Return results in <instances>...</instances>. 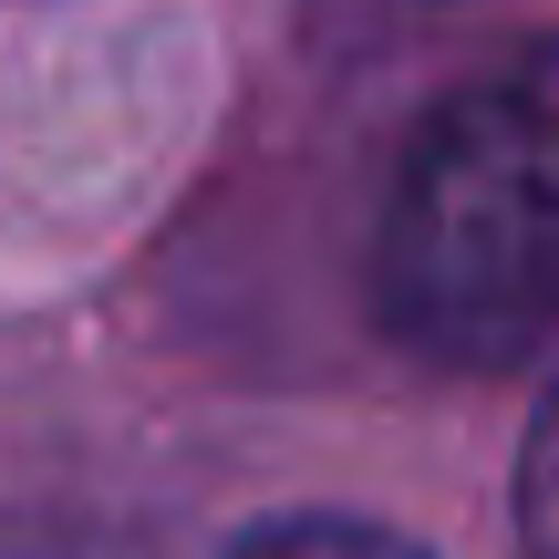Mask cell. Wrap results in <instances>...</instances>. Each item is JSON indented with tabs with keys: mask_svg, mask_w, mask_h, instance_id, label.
I'll return each mask as SVG.
<instances>
[{
	"mask_svg": "<svg viewBox=\"0 0 559 559\" xmlns=\"http://www.w3.org/2000/svg\"><path fill=\"white\" fill-rule=\"evenodd\" d=\"M445 11H466V0H311V32L332 52H373V41L415 32V21H445Z\"/></svg>",
	"mask_w": 559,
	"mask_h": 559,
	"instance_id": "cell-4",
	"label": "cell"
},
{
	"mask_svg": "<svg viewBox=\"0 0 559 559\" xmlns=\"http://www.w3.org/2000/svg\"><path fill=\"white\" fill-rule=\"evenodd\" d=\"M228 559H425V549L394 539V528H362V519H280L260 539H239Z\"/></svg>",
	"mask_w": 559,
	"mask_h": 559,
	"instance_id": "cell-2",
	"label": "cell"
},
{
	"mask_svg": "<svg viewBox=\"0 0 559 559\" xmlns=\"http://www.w3.org/2000/svg\"><path fill=\"white\" fill-rule=\"evenodd\" d=\"M519 539H528V559H559V383L519 445Z\"/></svg>",
	"mask_w": 559,
	"mask_h": 559,
	"instance_id": "cell-3",
	"label": "cell"
},
{
	"mask_svg": "<svg viewBox=\"0 0 559 559\" xmlns=\"http://www.w3.org/2000/svg\"><path fill=\"white\" fill-rule=\"evenodd\" d=\"M373 290L436 362H528L559 342V41L466 83L404 145Z\"/></svg>",
	"mask_w": 559,
	"mask_h": 559,
	"instance_id": "cell-1",
	"label": "cell"
}]
</instances>
